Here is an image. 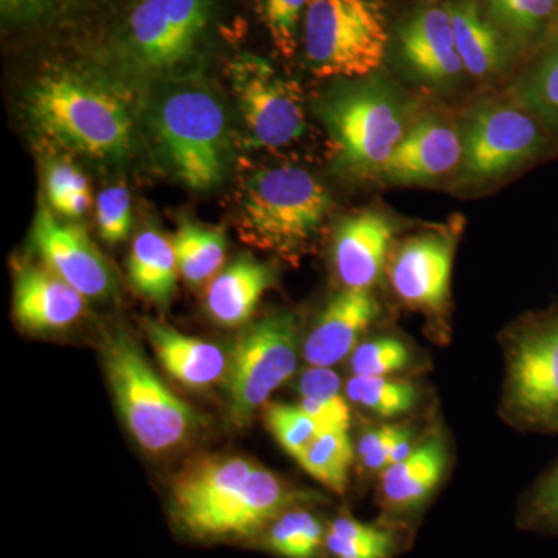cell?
Masks as SVG:
<instances>
[{
    "label": "cell",
    "instance_id": "277c9868",
    "mask_svg": "<svg viewBox=\"0 0 558 558\" xmlns=\"http://www.w3.org/2000/svg\"><path fill=\"white\" fill-rule=\"evenodd\" d=\"M332 199L326 186L299 167L266 168L242 185L241 238L256 247L296 258L328 218Z\"/></svg>",
    "mask_w": 558,
    "mask_h": 558
},
{
    "label": "cell",
    "instance_id": "44dd1931",
    "mask_svg": "<svg viewBox=\"0 0 558 558\" xmlns=\"http://www.w3.org/2000/svg\"><path fill=\"white\" fill-rule=\"evenodd\" d=\"M145 329L161 366L185 387L207 388L226 377L229 355L218 344L185 336L153 319L145 323Z\"/></svg>",
    "mask_w": 558,
    "mask_h": 558
},
{
    "label": "cell",
    "instance_id": "603a6c76",
    "mask_svg": "<svg viewBox=\"0 0 558 558\" xmlns=\"http://www.w3.org/2000/svg\"><path fill=\"white\" fill-rule=\"evenodd\" d=\"M462 68L475 78L495 75L506 64L505 35L472 0L449 5Z\"/></svg>",
    "mask_w": 558,
    "mask_h": 558
},
{
    "label": "cell",
    "instance_id": "d6a6232c",
    "mask_svg": "<svg viewBox=\"0 0 558 558\" xmlns=\"http://www.w3.org/2000/svg\"><path fill=\"white\" fill-rule=\"evenodd\" d=\"M278 53L292 58L300 46L301 24L311 0H252Z\"/></svg>",
    "mask_w": 558,
    "mask_h": 558
},
{
    "label": "cell",
    "instance_id": "ffe728a7",
    "mask_svg": "<svg viewBox=\"0 0 558 558\" xmlns=\"http://www.w3.org/2000/svg\"><path fill=\"white\" fill-rule=\"evenodd\" d=\"M449 454L442 438L421 444L380 476L381 506L391 513H407L424 505L438 488L446 473Z\"/></svg>",
    "mask_w": 558,
    "mask_h": 558
},
{
    "label": "cell",
    "instance_id": "9a60e30c",
    "mask_svg": "<svg viewBox=\"0 0 558 558\" xmlns=\"http://www.w3.org/2000/svg\"><path fill=\"white\" fill-rule=\"evenodd\" d=\"M462 132L451 121L427 116L411 124L379 172L389 185H427L459 171Z\"/></svg>",
    "mask_w": 558,
    "mask_h": 558
},
{
    "label": "cell",
    "instance_id": "f546056e",
    "mask_svg": "<svg viewBox=\"0 0 558 558\" xmlns=\"http://www.w3.org/2000/svg\"><path fill=\"white\" fill-rule=\"evenodd\" d=\"M325 548L332 558H391L398 542L388 529L341 515L326 532Z\"/></svg>",
    "mask_w": 558,
    "mask_h": 558
},
{
    "label": "cell",
    "instance_id": "8d00e7d4",
    "mask_svg": "<svg viewBox=\"0 0 558 558\" xmlns=\"http://www.w3.org/2000/svg\"><path fill=\"white\" fill-rule=\"evenodd\" d=\"M523 523L532 531L558 537V462L532 488Z\"/></svg>",
    "mask_w": 558,
    "mask_h": 558
},
{
    "label": "cell",
    "instance_id": "f1b7e54d",
    "mask_svg": "<svg viewBox=\"0 0 558 558\" xmlns=\"http://www.w3.org/2000/svg\"><path fill=\"white\" fill-rule=\"evenodd\" d=\"M266 531V548L281 558H317L325 548V526L307 510H286Z\"/></svg>",
    "mask_w": 558,
    "mask_h": 558
},
{
    "label": "cell",
    "instance_id": "9c48e42d",
    "mask_svg": "<svg viewBox=\"0 0 558 558\" xmlns=\"http://www.w3.org/2000/svg\"><path fill=\"white\" fill-rule=\"evenodd\" d=\"M459 182L488 185L554 156L558 142L531 112L515 101L476 106L462 131Z\"/></svg>",
    "mask_w": 558,
    "mask_h": 558
},
{
    "label": "cell",
    "instance_id": "ac0fdd59",
    "mask_svg": "<svg viewBox=\"0 0 558 558\" xmlns=\"http://www.w3.org/2000/svg\"><path fill=\"white\" fill-rule=\"evenodd\" d=\"M13 310L21 328L28 332H58L78 322L86 299L47 267L27 264L16 271Z\"/></svg>",
    "mask_w": 558,
    "mask_h": 558
},
{
    "label": "cell",
    "instance_id": "6da1fadb",
    "mask_svg": "<svg viewBox=\"0 0 558 558\" xmlns=\"http://www.w3.org/2000/svg\"><path fill=\"white\" fill-rule=\"evenodd\" d=\"M270 470L241 457L202 458L172 484V519L191 538L230 542L255 537L299 501Z\"/></svg>",
    "mask_w": 558,
    "mask_h": 558
},
{
    "label": "cell",
    "instance_id": "484cf974",
    "mask_svg": "<svg viewBox=\"0 0 558 558\" xmlns=\"http://www.w3.org/2000/svg\"><path fill=\"white\" fill-rule=\"evenodd\" d=\"M179 274L191 286H201L222 267L226 259V231L218 227L182 220L172 238Z\"/></svg>",
    "mask_w": 558,
    "mask_h": 558
},
{
    "label": "cell",
    "instance_id": "1f68e13d",
    "mask_svg": "<svg viewBox=\"0 0 558 558\" xmlns=\"http://www.w3.org/2000/svg\"><path fill=\"white\" fill-rule=\"evenodd\" d=\"M109 0H0L7 27L36 31L72 21Z\"/></svg>",
    "mask_w": 558,
    "mask_h": 558
},
{
    "label": "cell",
    "instance_id": "30bf717a",
    "mask_svg": "<svg viewBox=\"0 0 558 558\" xmlns=\"http://www.w3.org/2000/svg\"><path fill=\"white\" fill-rule=\"evenodd\" d=\"M299 351V325L292 314L259 319L238 337L223 377L231 424L247 427L253 414L295 374Z\"/></svg>",
    "mask_w": 558,
    "mask_h": 558
},
{
    "label": "cell",
    "instance_id": "7a4b0ae2",
    "mask_svg": "<svg viewBox=\"0 0 558 558\" xmlns=\"http://www.w3.org/2000/svg\"><path fill=\"white\" fill-rule=\"evenodd\" d=\"M25 105L33 126L64 148L102 160L121 159L131 148L130 105L119 90L86 73H44Z\"/></svg>",
    "mask_w": 558,
    "mask_h": 558
},
{
    "label": "cell",
    "instance_id": "60d3db41",
    "mask_svg": "<svg viewBox=\"0 0 558 558\" xmlns=\"http://www.w3.org/2000/svg\"><path fill=\"white\" fill-rule=\"evenodd\" d=\"M301 399H326L341 396V380L330 368L311 366L299 381Z\"/></svg>",
    "mask_w": 558,
    "mask_h": 558
},
{
    "label": "cell",
    "instance_id": "52a82bcc",
    "mask_svg": "<svg viewBox=\"0 0 558 558\" xmlns=\"http://www.w3.org/2000/svg\"><path fill=\"white\" fill-rule=\"evenodd\" d=\"M215 13V0H134L117 33V53L135 72L170 75L199 58Z\"/></svg>",
    "mask_w": 558,
    "mask_h": 558
},
{
    "label": "cell",
    "instance_id": "ab89813d",
    "mask_svg": "<svg viewBox=\"0 0 558 558\" xmlns=\"http://www.w3.org/2000/svg\"><path fill=\"white\" fill-rule=\"evenodd\" d=\"M301 409L317 424L319 432H333V429H348L351 422V409L347 399H301Z\"/></svg>",
    "mask_w": 558,
    "mask_h": 558
},
{
    "label": "cell",
    "instance_id": "f35d334b",
    "mask_svg": "<svg viewBox=\"0 0 558 558\" xmlns=\"http://www.w3.org/2000/svg\"><path fill=\"white\" fill-rule=\"evenodd\" d=\"M409 432L410 428L399 427V425H384V427L369 429L357 444L360 461L366 469L384 472L391 464V453L396 444Z\"/></svg>",
    "mask_w": 558,
    "mask_h": 558
},
{
    "label": "cell",
    "instance_id": "ba28073f",
    "mask_svg": "<svg viewBox=\"0 0 558 558\" xmlns=\"http://www.w3.org/2000/svg\"><path fill=\"white\" fill-rule=\"evenodd\" d=\"M318 113L337 165L352 178L379 175L410 128L402 102L379 81L329 95Z\"/></svg>",
    "mask_w": 558,
    "mask_h": 558
},
{
    "label": "cell",
    "instance_id": "8fae6325",
    "mask_svg": "<svg viewBox=\"0 0 558 558\" xmlns=\"http://www.w3.org/2000/svg\"><path fill=\"white\" fill-rule=\"evenodd\" d=\"M505 407L520 427L558 433V307L531 315L509 337Z\"/></svg>",
    "mask_w": 558,
    "mask_h": 558
},
{
    "label": "cell",
    "instance_id": "8992f818",
    "mask_svg": "<svg viewBox=\"0 0 558 558\" xmlns=\"http://www.w3.org/2000/svg\"><path fill=\"white\" fill-rule=\"evenodd\" d=\"M300 40L318 78H365L387 57V20L377 0H311Z\"/></svg>",
    "mask_w": 558,
    "mask_h": 558
},
{
    "label": "cell",
    "instance_id": "e575fe53",
    "mask_svg": "<svg viewBox=\"0 0 558 558\" xmlns=\"http://www.w3.org/2000/svg\"><path fill=\"white\" fill-rule=\"evenodd\" d=\"M411 362L409 347L396 337L363 341L349 355L352 376L389 377L403 371Z\"/></svg>",
    "mask_w": 558,
    "mask_h": 558
},
{
    "label": "cell",
    "instance_id": "e0dca14e",
    "mask_svg": "<svg viewBox=\"0 0 558 558\" xmlns=\"http://www.w3.org/2000/svg\"><path fill=\"white\" fill-rule=\"evenodd\" d=\"M379 312L369 289L344 288L329 301L304 341V359L310 366L332 368L354 352Z\"/></svg>",
    "mask_w": 558,
    "mask_h": 558
},
{
    "label": "cell",
    "instance_id": "b9f144b4",
    "mask_svg": "<svg viewBox=\"0 0 558 558\" xmlns=\"http://www.w3.org/2000/svg\"><path fill=\"white\" fill-rule=\"evenodd\" d=\"M557 43H558V16H557L556 24H554L553 32H550L548 44H546L545 49H546V47L553 46V44H557Z\"/></svg>",
    "mask_w": 558,
    "mask_h": 558
},
{
    "label": "cell",
    "instance_id": "2e32d148",
    "mask_svg": "<svg viewBox=\"0 0 558 558\" xmlns=\"http://www.w3.org/2000/svg\"><path fill=\"white\" fill-rule=\"evenodd\" d=\"M395 231V222L377 209L341 220L333 236L332 263L344 288L371 290L380 281Z\"/></svg>",
    "mask_w": 558,
    "mask_h": 558
},
{
    "label": "cell",
    "instance_id": "3957f363",
    "mask_svg": "<svg viewBox=\"0 0 558 558\" xmlns=\"http://www.w3.org/2000/svg\"><path fill=\"white\" fill-rule=\"evenodd\" d=\"M149 123L180 182L197 191L222 183L230 153L229 120L211 87L193 78L171 80L154 98Z\"/></svg>",
    "mask_w": 558,
    "mask_h": 558
},
{
    "label": "cell",
    "instance_id": "7402d4cb",
    "mask_svg": "<svg viewBox=\"0 0 558 558\" xmlns=\"http://www.w3.org/2000/svg\"><path fill=\"white\" fill-rule=\"evenodd\" d=\"M271 284L274 271L267 264L240 256L208 286L205 303L209 317L227 328L245 325Z\"/></svg>",
    "mask_w": 558,
    "mask_h": 558
},
{
    "label": "cell",
    "instance_id": "7c38bea8",
    "mask_svg": "<svg viewBox=\"0 0 558 558\" xmlns=\"http://www.w3.org/2000/svg\"><path fill=\"white\" fill-rule=\"evenodd\" d=\"M230 80L253 148H282L303 137L306 110L295 81L282 78L269 62L253 54L231 62Z\"/></svg>",
    "mask_w": 558,
    "mask_h": 558
},
{
    "label": "cell",
    "instance_id": "836d02e7",
    "mask_svg": "<svg viewBox=\"0 0 558 558\" xmlns=\"http://www.w3.org/2000/svg\"><path fill=\"white\" fill-rule=\"evenodd\" d=\"M46 193L51 208L64 218H81L89 211V183L78 168L68 161H53L46 174Z\"/></svg>",
    "mask_w": 558,
    "mask_h": 558
},
{
    "label": "cell",
    "instance_id": "d4e9b609",
    "mask_svg": "<svg viewBox=\"0 0 558 558\" xmlns=\"http://www.w3.org/2000/svg\"><path fill=\"white\" fill-rule=\"evenodd\" d=\"M488 20L521 51L545 49L558 16V0H486Z\"/></svg>",
    "mask_w": 558,
    "mask_h": 558
},
{
    "label": "cell",
    "instance_id": "83f0119b",
    "mask_svg": "<svg viewBox=\"0 0 558 558\" xmlns=\"http://www.w3.org/2000/svg\"><path fill=\"white\" fill-rule=\"evenodd\" d=\"M354 454V446L349 438L348 429H333L319 433L296 461L312 478L317 480L333 494L343 495L347 492Z\"/></svg>",
    "mask_w": 558,
    "mask_h": 558
},
{
    "label": "cell",
    "instance_id": "74e56055",
    "mask_svg": "<svg viewBox=\"0 0 558 558\" xmlns=\"http://www.w3.org/2000/svg\"><path fill=\"white\" fill-rule=\"evenodd\" d=\"M97 220L102 240L109 244L126 240L132 227V197L126 186H110L98 194Z\"/></svg>",
    "mask_w": 558,
    "mask_h": 558
},
{
    "label": "cell",
    "instance_id": "4fadbf2b",
    "mask_svg": "<svg viewBox=\"0 0 558 558\" xmlns=\"http://www.w3.org/2000/svg\"><path fill=\"white\" fill-rule=\"evenodd\" d=\"M458 223L414 234L389 253L387 275L398 299L428 317L449 311L451 270L457 252Z\"/></svg>",
    "mask_w": 558,
    "mask_h": 558
},
{
    "label": "cell",
    "instance_id": "4dcf8cb0",
    "mask_svg": "<svg viewBox=\"0 0 558 558\" xmlns=\"http://www.w3.org/2000/svg\"><path fill=\"white\" fill-rule=\"evenodd\" d=\"M347 396L355 405L387 418L409 413L418 402L416 385L392 377L352 376Z\"/></svg>",
    "mask_w": 558,
    "mask_h": 558
},
{
    "label": "cell",
    "instance_id": "5b68a950",
    "mask_svg": "<svg viewBox=\"0 0 558 558\" xmlns=\"http://www.w3.org/2000/svg\"><path fill=\"white\" fill-rule=\"evenodd\" d=\"M101 351L121 417L143 449L165 453L194 435L196 413L160 380L134 340L109 333Z\"/></svg>",
    "mask_w": 558,
    "mask_h": 558
},
{
    "label": "cell",
    "instance_id": "d6986e66",
    "mask_svg": "<svg viewBox=\"0 0 558 558\" xmlns=\"http://www.w3.org/2000/svg\"><path fill=\"white\" fill-rule=\"evenodd\" d=\"M403 61L429 83H447L461 75L449 7H429L417 11L399 32Z\"/></svg>",
    "mask_w": 558,
    "mask_h": 558
},
{
    "label": "cell",
    "instance_id": "d590c367",
    "mask_svg": "<svg viewBox=\"0 0 558 558\" xmlns=\"http://www.w3.org/2000/svg\"><path fill=\"white\" fill-rule=\"evenodd\" d=\"M266 424L290 457L299 458L319 435L317 424L300 405L271 403L266 410Z\"/></svg>",
    "mask_w": 558,
    "mask_h": 558
},
{
    "label": "cell",
    "instance_id": "5bb4252c",
    "mask_svg": "<svg viewBox=\"0 0 558 558\" xmlns=\"http://www.w3.org/2000/svg\"><path fill=\"white\" fill-rule=\"evenodd\" d=\"M33 247L47 269L64 279L84 299L105 300L116 292L112 267L86 230L62 222L47 208H40L33 220Z\"/></svg>",
    "mask_w": 558,
    "mask_h": 558
},
{
    "label": "cell",
    "instance_id": "4316f807",
    "mask_svg": "<svg viewBox=\"0 0 558 558\" xmlns=\"http://www.w3.org/2000/svg\"><path fill=\"white\" fill-rule=\"evenodd\" d=\"M512 101L531 112L558 142V43L537 53L512 87Z\"/></svg>",
    "mask_w": 558,
    "mask_h": 558
},
{
    "label": "cell",
    "instance_id": "cb8c5ba5",
    "mask_svg": "<svg viewBox=\"0 0 558 558\" xmlns=\"http://www.w3.org/2000/svg\"><path fill=\"white\" fill-rule=\"evenodd\" d=\"M132 288L150 303L167 306L178 288V258L172 241L160 231L145 230L135 238L128 260Z\"/></svg>",
    "mask_w": 558,
    "mask_h": 558
}]
</instances>
